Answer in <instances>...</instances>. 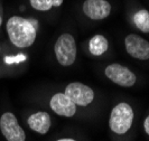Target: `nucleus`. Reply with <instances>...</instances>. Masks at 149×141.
<instances>
[{
  "label": "nucleus",
  "mask_w": 149,
  "mask_h": 141,
  "mask_svg": "<svg viewBox=\"0 0 149 141\" xmlns=\"http://www.w3.org/2000/svg\"><path fill=\"white\" fill-rule=\"evenodd\" d=\"M38 22L35 18H24L11 16L6 22V31L11 44L17 48H28L33 46L37 36Z\"/></svg>",
  "instance_id": "f257e3e1"
},
{
  "label": "nucleus",
  "mask_w": 149,
  "mask_h": 141,
  "mask_svg": "<svg viewBox=\"0 0 149 141\" xmlns=\"http://www.w3.org/2000/svg\"><path fill=\"white\" fill-rule=\"evenodd\" d=\"M134 109L126 102L117 104L110 113L109 126L116 134H125L130 130L134 122Z\"/></svg>",
  "instance_id": "f03ea898"
},
{
  "label": "nucleus",
  "mask_w": 149,
  "mask_h": 141,
  "mask_svg": "<svg viewBox=\"0 0 149 141\" xmlns=\"http://www.w3.org/2000/svg\"><path fill=\"white\" fill-rule=\"evenodd\" d=\"M54 53L60 65L64 67L73 65L77 54L75 38L68 33L62 34L55 42Z\"/></svg>",
  "instance_id": "7ed1b4c3"
},
{
  "label": "nucleus",
  "mask_w": 149,
  "mask_h": 141,
  "mask_svg": "<svg viewBox=\"0 0 149 141\" xmlns=\"http://www.w3.org/2000/svg\"><path fill=\"white\" fill-rule=\"evenodd\" d=\"M0 131L7 141H25V130L13 112H5L0 117Z\"/></svg>",
  "instance_id": "20e7f679"
},
{
  "label": "nucleus",
  "mask_w": 149,
  "mask_h": 141,
  "mask_svg": "<svg viewBox=\"0 0 149 141\" xmlns=\"http://www.w3.org/2000/svg\"><path fill=\"white\" fill-rule=\"evenodd\" d=\"M104 74L110 81L122 88H131L137 81L134 72L118 63H112L108 65L104 69Z\"/></svg>",
  "instance_id": "39448f33"
},
{
  "label": "nucleus",
  "mask_w": 149,
  "mask_h": 141,
  "mask_svg": "<svg viewBox=\"0 0 149 141\" xmlns=\"http://www.w3.org/2000/svg\"><path fill=\"white\" fill-rule=\"evenodd\" d=\"M64 93L76 105L88 106L94 100V91L81 82H72L65 88Z\"/></svg>",
  "instance_id": "423d86ee"
},
{
  "label": "nucleus",
  "mask_w": 149,
  "mask_h": 141,
  "mask_svg": "<svg viewBox=\"0 0 149 141\" xmlns=\"http://www.w3.org/2000/svg\"><path fill=\"white\" fill-rule=\"evenodd\" d=\"M125 46L127 53L136 60H149V42L139 35L130 34L125 38Z\"/></svg>",
  "instance_id": "0eeeda50"
},
{
  "label": "nucleus",
  "mask_w": 149,
  "mask_h": 141,
  "mask_svg": "<svg viewBox=\"0 0 149 141\" xmlns=\"http://www.w3.org/2000/svg\"><path fill=\"white\" fill-rule=\"evenodd\" d=\"M111 9L108 0H85L82 5L83 14L91 20H103L108 18Z\"/></svg>",
  "instance_id": "6e6552de"
},
{
  "label": "nucleus",
  "mask_w": 149,
  "mask_h": 141,
  "mask_svg": "<svg viewBox=\"0 0 149 141\" xmlns=\"http://www.w3.org/2000/svg\"><path fill=\"white\" fill-rule=\"evenodd\" d=\"M49 106L60 117L72 118L76 113V104L65 93H55L49 100Z\"/></svg>",
  "instance_id": "1a4fd4ad"
},
{
  "label": "nucleus",
  "mask_w": 149,
  "mask_h": 141,
  "mask_svg": "<svg viewBox=\"0 0 149 141\" xmlns=\"http://www.w3.org/2000/svg\"><path fill=\"white\" fill-rule=\"evenodd\" d=\"M27 124L33 131L39 134H46L52 126L51 115L45 111H38L30 114L27 119Z\"/></svg>",
  "instance_id": "9d476101"
},
{
  "label": "nucleus",
  "mask_w": 149,
  "mask_h": 141,
  "mask_svg": "<svg viewBox=\"0 0 149 141\" xmlns=\"http://www.w3.org/2000/svg\"><path fill=\"white\" fill-rule=\"evenodd\" d=\"M109 48V42L103 35H94L89 42V51L93 56L103 55Z\"/></svg>",
  "instance_id": "9b49d317"
},
{
  "label": "nucleus",
  "mask_w": 149,
  "mask_h": 141,
  "mask_svg": "<svg viewBox=\"0 0 149 141\" xmlns=\"http://www.w3.org/2000/svg\"><path fill=\"white\" fill-rule=\"evenodd\" d=\"M30 7L37 11L46 13L54 7H61L64 0H28Z\"/></svg>",
  "instance_id": "f8f14e48"
},
{
  "label": "nucleus",
  "mask_w": 149,
  "mask_h": 141,
  "mask_svg": "<svg viewBox=\"0 0 149 141\" xmlns=\"http://www.w3.org/2000/svg\"><path fill=\"white\" fill-rule=\"evenodd\" d=\"M134 22L142 33H149V11L146 9L138 10L134 15Z\"/></svg>",
  "instance_id": "ddd939ff"
},
{
  "label": "nucleus",
  "mask_w": 149,
  "mask_h": 141,
  "mask_svg": "<svg viewBox=\"0 0 149 141\" xmlns=\"http://www.w3.org/2000/svg\"><path fill=\"white\" fill-rule=\"evenodd\" d=\"M26 60V56H24V54H18L16 56H7L5 57V62L7 63L8 65H11V64H18L22 60Z\"/></svg>",
  "instance_id": "4468645a"
},
{
  "label": "nucleus",
  "mask_w": 149,
  "mask_h": 141,
  "mask_svg": "<svg viewBox=\"0 0 149 141\" xmlns=\"http://www.w3.org/2000/svg\"><path fill=\"white\" fill-rule=\"evenodd\" d=\"M143 128H145V131H146V133L149 135V115L146 118L145 120V122H143Z\"/></svg>",
  "instance_id": "2eb2a0df"
},
{
  "label": "nucleus",
  "mask_w": 149,
  "mask_h": 141,
  "mask_svg": "<svg viewBox=\"0 0 149 141\" xmlns=\"http://www.w3.org/2000/svg\"><path fill=\"white\" fill-rule=\"evenodd\" d=\"M57 141H76V140L71 139V138H62V139H58Z\"/></svg>",
  "instance_id": "dca6fc26"
},
{
  "label": "nucleus",
  "mask_w": 149,
  "mask_h": 141,
  "mask_svg": "<svg viewBox=\"0 0 149 141\" xmlns=\"http://www.w3.org/2000/svg\"><path fill=\"white\" fill-rule=\"evenodd\" d=\"M2 22H3V19H2V15H1V13H0V27H1V25H2Z\"/></svg>",
  "instance_id": "f3484780"
},
{
  "label": "nucleus",
  "mask_w": 149,
  "mask_h": 141,
  "mask_svg": "<svg viewBox=\"0 0 149 141\" xmlns=\"http://www.w3.org/2000/svg\"><path fill=\"white\" fill-rule=\"evenodd\" d=\"M0 53H1V46H0Z\"/></svg>",
  "instance_id": "a211bd4d"
}]
</instances>
